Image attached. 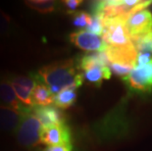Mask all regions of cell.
Here are the masks:
<instances>
[{
	"label": "cell",
	"mask_w": 152,
	"mask_h": 151,
	"mask_svg": "<svg viewBox=\"0 0 152 151\" xmlns=\"http://www.w3.org/2000/svg\"><path fill=\"white\" fill-rule=\"evenodd\" d=\"M42 125L35 116L33 109L25 113L19 127L16 130V139L19 145L24 148L31 149L41 143Z\"/></svg>",
	"instance_id": "5b68a950"
},
{
	"label": "cell",
	"mask_w": 152,
	"mask_h": 151,
	"mask_svg": "<svg viewBox=\"0 0 152 151\" xmlns=\"http://www.w3.org/2000/svg\"><path fill=\"white\" fill-rule=\"evenodd\" d=\"M41 143L48 146H56L72 143V133L67 125H60L43 128L41 133Z\"/></svg>",
	"instance_id": "30bf717a"
},
{
	"label": "cell",
	"mask_w": 152,
	"mask_h": 151,
	"mask_svg": "<svg viewBox=\"0 0 152 151\" xmlns=\"http://www.w3.org/2000/svg\"><path fill=\"white\" fill-rule=\"evenodd\" d=\"M77 100V89L66 88L54 95L53 105L59 109H68L75 104Z\"/></svg>",
	"instance_id": "9a60e30c"
},
{
	"label": "cell",
	"mask_w": 152,
	"mask_h": 151,
	"mask_svg": "<svg viewBox=\"0 0 152 151\" xmlns=\"http://www.w3.org/2000/svg\"><path fill=\"white\" fill-rule=\"evenodd\" d=\"M105 28L102 38L108 46L127 48L134 46L127 27L126 20L120 18L108 19L104 21Z\"/></svg>",
	"instance_id": "8992f818"
},
{
	"label": "cell",
	"mask_w": 152,
	"mask_h": 151,
	"mask_svg": "<svg viewBox=\"0 0 152 151\" xmlns=\"http://www.w3.org/2000/svg\"><path fill=\"white\" fill-rule=\"evenodd\" d=\"M72 16L73 25L80 30L88 28L92 20V16L85 11H76L75 13H73Z\"/></svg>",
	"instance_id": "d6986e66"
},
{
	"label": "cell",
	"mask_w": 152,
	"mask_h": 151,
	"mask_svg": "<svg viewBox=\"0 0 152 151\" xmlns=\"http://www.w3.org/2000/svg\"><path fill=\"white\" fill-rule=\"evenodd\" d=\"M91 16H92V20L90 25L88 26V28H87V31L91 34L102 36L103 33H104V28H105L104 19L99 14H92Z\"/></svg>",
	"instance_id": "ffe728a7"
},
{
	"label": "cell",
	"mask_w": 152,
	"mask_h": 151,
	"mask_svg": "<svg viewBox=\"0 0 152 151\" xmlns=\"http://www.w3.org/2000/svg\"><path fill=\"white\" fill-rule=\"evenodd\" d=\"M134 45L138 52H146L152 54V31L142 36L132 39Z\"/></svg>",
	"instance_id": "ac0fdd59"
},
{
	"label": "cell",
	"mask_w": 152,
	"mask_h": 151,
	"mask_svg": "<svg viewBox=\"0 0 152 151\" xmlns=\"http://www.w3.org/2000/svg\"><path fill=\"white\" fill-rule=\"evenodd\" d=\"M0 105L8 106L22 112H28L33 109L25 106L19 100L10 81L7 79L0 80Z\"/></svg>",
	"instance_id": "7c38bea8"
},
{
	"label": "cell",
	"mask_w": 152,
	"mask_h": 151,
	"mask_svg": "<svg viewBox=\"0 0 152 151\" xmlns=\"http://www.w3.org/2000/svg\"><path fill=\"white\" fill-rule=\"evenodd\" d=\"M61 3H62L64 5V7L67 9V12L73 14V13H75L77 9L83 4V1L82 0H65V1H62Z\"/></svg>",
	"instance_id": "44dd1931"
},
{
	"label": "cell",
	"mask_w": 152,
	"mask_h": 151,
	"mask_svg": "<svg viewBox=\"0 0 152 151\" xmlns=\"http://www.w3.org/2000/svg\"><path fill=\"white\" fill-rule=\"evenodd\" d=\"M150 4H152L151 0H103L93 3L92 14L101 15L104 21L113 18L127 21L130 16L144 10Z\"/></svg>",
	"instance_id": "3957f363"
},
{
	"label": "cell",
	"mask_w": 152,
	"mask_h": 151,
	"mask_svg": "<svg viewBox=\"0 0 152 151\" xmlns=\"http://www.w3.org/2000/svg\"><path fill=\"white\" fill-rule=\"evenodd\" d=\"M108 59V66L114 75L126 81L135 67L137 51L134 46L116 48L108 46L105 51Z\"/></svg>",
	"instance_id": "277c9868"
},
{
	"label": "cell",
	"mask_w": 152,
	"mask_h": 151,
	"mask_svg": "<svg viewBox=\"0 0 152 151\" xmlns=\"http://www.w3.org/2000/svg\"><path fill=\"white\" fill-rule=\"evenodd\" d=\"M33 77L37 82L46 85L54 95L66 88L77 89L85 81L73 59L56 61L44 66Z\"/></svg>",
	"instance_id": "6da1fadb"
},
{
	"label": "cell",
	"mask_w": 152,
	"mask_h": 151,
	"mask_svg": "<svg viewBox=\"0 0 152 151\" xmlns=\"http://www.w3.org/2000/svg\"><path fill=\"white\" fill-rule=\"evenodd\" d=\"M77 67L82 73L83 80L96 88H99L102 82L105 80H109L112 75L105 51L82 56L77 64Z\"/></svg>",
	"instance_id": "7a4b0ae2"
},
{
	"label": "cell",
	"mask_w": 152,
	"mask_h": 151,
	"mask_svg": "<svg viewBox=\"0 0 152 151\" xmlns=\"http://www.w3.org/2000/svg\"><path fill=\"white\" fill-rule=\"evenodd\" d=\"M43 151H73V144H62L56 146H48Z\"/></svg>",
	"instance_id": "7402d4cb"
},
{
	"label": "cell",
	"mask_w": 152,
	"mask_h": 151,
	"mask_svg": "<svg viewBox=\"0 0 152 151\" xmlns=\"http://www.w3.org/2000/svg\"><path fill=\"white\" fill-rule=\"evenodd\" d=\"M132 89L146 92L152 89V59L141 67H134L131 75L125 81Z\"/></svg>",
	"instance_id": "9c48e42d"
},
{
	"label": "cell",
	"mask_w": 152,
	"mask_h": 151,
	"mask_svg": "<svg viewBox=\"0 0 152 151\" xmlns=\"http://www.w3.org/2000/svg\"><path fill=\"white\" fill-rule=\"evenodd\" d=\"M15 22L7 13L0 9V37L8 38L15 31Z\"/></svg>",
	"instance_id": "e0dca14e"
},
{
	"label": "cell",
	"mask_w": 152,
	"mask_h": 151,
	"mask_svg": "<svg viewBox=\"0 0 152 151\" xmlns=\"http://www.w3.org/2000/svg\"><path fill=\"white\" fill-rule=\"evenodd\" d=\"M26 6L41 14H50L56 11L58 2L54 0H28L25 1Z\"/></svg>",
	"instance_id": "2e32d148"
},
{
	"label": "cell",
	"mask_w": 152,
	"mask_h": 151,
	"mask_svg": "<svg viewBox=\"0 0 152 151\" xmlns=\"http://www.w3.org/2000/svg\"><path fill=\"white\" fill-rule=\"evenodd\" d=\"M54 94L46 85L39 82H37L33 93H31V100L34 107H44V106L53 105Z\"/></svg>",
	"instance_id": "5bb4252c"
},
{
	"label": "cell",
	"mask_w": 152,
	"mask_h": 151,
	"mask_svg": "<svg viewBox=\"0 0 152 151\" xmlns=\"http://www.w3.org/2000/svg\"><path fill=\"white\" fill-rule=\"evenodd\" d=\"M27 112L16 110L8 106L0 105V131L5 133L16 131Z\"/></svg>",
	"instance_id": "4fadbf2b"
},
{
	"label": "cell",
	"mask_w": 152,
	"mask_h": 151,
	"mask_svg": "<svg viewBox=\"0 0 152 151\" xmlns=\"http://www.w3.org/2000/svg\"><path fill=\"white\" fill-rule=\"evenodd\" d=\"M70 41L80 50L86 52H104L108 45L104 42L102 36L89 33L88 31L80 30L70 34Z\"/></svg>",
	"instance_id": "52a82bcc"
},
{
	"label": "cell",
	"mask_w": 152,
	"mask_h": 151,
	"mask_svg": "<svg viewBox=\"0 0 152 151\" xmlns=\"http://www.w3.org/2000/svg\"><path fill=\"white\" fill-rule=\"evenodd\" d=\"M126 27L132 39L149 34L152 31V14L146 9L135 12L127 19Z\"/></svg>",
	"instance_id": "ba28073f"
},
{
	"label": "cell",
	"mask_w": 152,
	"mask_h": 151,
	"mask_svg": "<svg viewBox=\"0 0 152 151\" xmlns=\"http://www.w3.org/2000/svg\"><path fill=\"white\" fill-rule=\"evenodd\" d=\"M33 111L38 118L43 128H48L60 125H65L66 117L64 112L56 106H44V107H34Z\"/></svg>",
	"instance_id": "8fae6325"
}]
</instances>
